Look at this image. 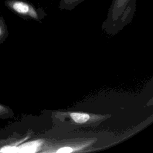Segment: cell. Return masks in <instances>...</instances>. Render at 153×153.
<instances>
[{"instance_id":"obj_1","label":"cell","mask_w":153,"mask_h":153,"mask_svg":"<svg viewBox=\"0 0 153 153\" xmlns=\"http://www.w3.org/2000/svg\"><path fill=\"white\" fill-rule=\"evenodd\" d=\"M136 0H113L109 17L113 22L124 21L134 11Z\"/></svg>"},{"instance_id":"obj_2","label":"cell","mask_w":153,"mask_h":153,"mask_svg":"<svg viewBox=\"0 0 153 153\" xmlns=\"http://www.w3.org/2000/svg\"><path fill=\"white\" fill-rule=\"evenodd\" d=\"M5 5L15 13L34 19L39 18V12L30 3L23 0H7Z\"/></svg>"},{"instance_id":"obj_3","label":"cell","mask_w":153,"mask_h":153,"mask_svg":"<svg viewBox=\"0 0 153 153\" xmlns=\"http://www.w3.org/2000/svg\"><path fill=\"white\" fill-rule=\"evenodd\" d=\"M84 1L85 0H60L59 8L60 9L70 10Z\"/></svg>"},{"instance_id":"obj_4","label":"cell","mask_w":153,"mask_h":153,"mask_svg":"<svg viewBox=\"0 0 153 153\" xmlns=\"http://www.w3.org/2000/svg\"><path fill=\"white\" fill-rule=\"evenodd\" d=\"M71 117L73 120L79 124L84 123L88 121L89 119V115L84 113H79V112H73L71 114Z\"/></svg>"},{"instance_id":"obj_5","label":"cell","mask_w":153,"mask_h":153,"mask_svg":"<svg viewBox=\"0 0 153 153\" xmlns=\"http://www.w3.org/2000/svg\"><path fill=\"white\" fill-rule=\"evenodd\" d=\"M40 145L39 141L36 140L34 142H30L29 143H27L25 145H23L22 148L24 149V151L26 152H35L38 146Z\"/></svg>"},{"instance_id":"obj_6","label":"cell","mask_w":153,"mask_h":153,"mask_svg":"<svg viewBox=\"0 0 153 153\" xmlns=\"http://www.w3.org/2000/svg\"><path fill=\"white\" fill-rule=\"evenodd\" d=\"M6 32L7 29L4 19L1 16H0V40L2 39L6 33Z\"/></svg>"},{"instance_id":"obj_7","label":"cell","mask_w":153,"mask_h":153,"mask_svg":"<svg viewBox=\"0 0 153 153\" xmlns=\"http://www.w3.org/2000/svg\"><path fill=\"white\" fill-rule=\"evenodd\" d=\"M72 151V148L70 147H63L58 149L57 152L59 153H69L71 152Z\"/></svg>"},{"instance_id":"obj_8","label":"cell","mask_w":153,"mask_h":153,"mask_svg":"<svg viewBox=\"0 0 153 153\" xmlns=\"http://www.w3.org/2000/svg\"><path fill=\"white\" fill-rule=\"evenodd\" d=\"M7 112H8L7 108L0 104V118L3 117V116L6 115Z\"/></svg>"},{"instance_id":"obj_9","label":"cell","mask_w":153,"mask_h":153,"mask_svg":"<svg viewBox=\"0 0 153 153\" xmlns=\"http://www.w3.org/2000/svg\"><path fill=\"white\" fill-rule=\"evenodd\" d=\"M10 141L9 139H7V140H0V146L1 145H4L5 144H6L7 142H8Z\"/></svg>"}]
</instances>
